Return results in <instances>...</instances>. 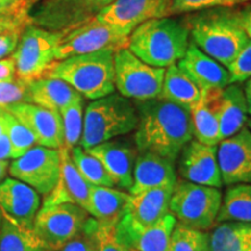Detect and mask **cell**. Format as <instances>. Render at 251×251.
Segmentation results:
<instances>
[{"label": "cell", "instance_id": "ba28073f", "mask_svg": "<svg viewBox=\"0 0 251 251\" xmlns=\"http://www.w3.org/2000/svg\"><path fill=\"white\" fill-rule=\"evenodd\" d=\"M165 68L147 64L129 49L114 52L115 89L122 97L136 101L158 98L162 91Z\"/></svg>", "mask_w": 251, "mask_h": 251}, {"label": "cell", "instance_id": "816d5d0a", "mask_svg": "<svg viewBox=\"0 0 251 251\" xmlns=\"http://www.w3.org/2000/svg\"><path fill=\"white\" fill-rule=\"evenodd\" d=\"M2 218H4V213H2L1 209H0V228H1V224H2Z\"/></svg>", "mask_w": 251, "mask_h": 251}, {"label": "cell", "instance_id": "9a60e30c", "mask_svg": "<svg viewBox=\"0 0 251 251\" xmlns=\"http://www.w3.org/2000/svg\"><path fill=\"white\" fill-rule=\"evenodd\" d=\"M170 7L171 0H115L96 19L130 34L146 21L169 17Z\"/></svg>", "mask_w": 251, "mask_h": 251}, {"label": "cell", "instance_id": "7a4b0ae2", "mask_svg": "<svg viewBox=\"0 0 251 251\" xmlns=\"http://www.w3.org/2000/svg\"><path fill=\"white\" fill-rule=\"evenodd\" d=\"M231 8L203 9L184 18L191 42L226 68L249 41L234 20Z\"/></svg>", "mask_w": 251, "mask_h": 251}, {"label": "cell", "instance_id": "f5cc1de1", "mask_svg": "<svg viewBox=\"0 0 251 251\" xmlns=\"http://www.w3.org/2000/svg\"><path fill=\"white\" fill-rule=\"evenodd\" d=\"M247 125H248V128H249V129L251 130V119H248Z\"/></svg>", "mask_w": 251, "mask_h": 251}, {"label": "cell", "instance_id": "2e32d148", "mask_svg": "<svg viewBox=\"0 0 251 251\" xmlns=\"http://www.w3.org/2000/svg\"><path fill=\"white\" fill-rule=\"evenodd\" d=\"M178 171L190 183L220 188L222 186L216 146H207L191 140L179 153Z\"/></svg>", "mask_w": 251, "mask_h": 251}, {"label": "cell", "instance_id": "44dd1931", "mask_svg": "<svg viewBox=\"0 0 251 251\" xmlns=\"http://www.w3.org/2000/svg\"><path fill=\"white\" fill-rule=\"evenodd\" d=\"M178 67L201 91L225 89L230 84L228 69L202 52L192 42L188 45L184 57L178 62Z\"/></svg>", "mask_w": 251, "mask_h": 251}, {"label": "cell", "instance_id": "9c48e42d", "mask_svg": "<svg viewBox=\"0 0 251 251\" xmlns=\"http://www.w3.org/2000/svg\"><path fill=\"white\" fill-rule=\"evenodd\" d=\"M91 215L70 202L43 205L34 220L33 229L51 251H59L86 228Z\"/></svg>", "mask_w": 251, "mask_h": 251}, {"label": "cell", "instance_id": "7402d4cb", "mask_svg": "<svg viewBox=\"0 0 251 251\" xmlns=\"http://www.w3.org/2000/svg\"><path fill=\"white\" fill-rule=\"evenodd\" d=\"M61 152V176L54 190L45 198L43 205L70 202L80 206L86 211L89 206L90 191L92 185L84 179L72 162L70 151L65 148Z\"/></svg>", "mask_w": 251, "mask_h": 251}, {"label": "cell", "instance_id": "f35d334b", "mask_svg": "<svg viewBox=\"0 0 251 251\" xmlns=\"http://www.w3.org/2000/svg\"><path fill=\"white\" fill-rule=\"evenodd\" d=\"M227 69L230 76V84H240L251 78V40L248 41Z\"/></svg>", "mask_w": 251, "mask_h": 251}, {"label": "cell", "instance_id": "4316f807", "mask_svg": "<svg viewBox=\"0 0 251 251\" xmlns=\"http://www.w3.org/2000/svg\"><path fill=\"white\" fill-rule=\"evenodd\" d=\"M30 103H35L50 111L61 112L81 98L74 87L56 78H37L29 81Z\"/></svg>", "mask_w": 251, "mask_h": 251}, {"label": "cell", "instance_id": "30bf717a", "mask_svg": "<svg viewBox=\"0 0 251 251\" xmlns=\"http://www.w3.org/2000/svg\"><path fill=\"white\" fill-rule=\"evenodd\" d=\"M115 0H45L33 14L31 24L52 31H69L93 20Z\"/></svg>", "mask_w": 251, "mask_h": 251}, {"label": "cell", "instance_id": "7dc6e473", "mask_svg": "<svg viewBox=\"0 0 251 251\" xmlns=\"http://www.w3.org/2000/svg\"><path fill=\"white\" fill-rule=\"evenodd\" d=\"M244 96H246L247 106H248V113L251 115V78L246 80V85H244Z\"/></svg>", "mask_w": 251, "mask_h": 251}, {"label": "cell", "instance_id": "5b68a950", "mask_svg": "<svg viewBox=\"0 0 251 251\" xmlns=\"http://www.w3.org/2000/svg\"><path fill=\"white\" fill-rule=\"evenodd\" d=\"M137 121L139 117L135 103L120 93H112L93 100L87 105L84 115L80 147L86 150L129 134L136 129Z\"/></svg>", "mask_w": 251, "mask_h": 251}, {"label": "cell", "instance_id": "681fc988", "mask_svg": "<svg viewBox=\"0 0 251 251\" xmlns=\"http://www.w3.org/2000/svg\"><path fill=\"white\" fill-rule=\"evenodd\" d=\"M8 162L7 161H0V183L5 179L6 174H7L8 170Z\"/></svg>", "mask_w": 251, "mask_h": 251}, {"label": "cell", "instance_id": "bcb514c9", "mask_svg": "<svg viewBox=\"0 0 251 251\" xmlns=\"http://www.w3.org/2000/svg\"><path fill=\"white\" fill-rule=\"evenodd\" d=\"M8 158H12V146L5 130V133L0 136V161H7Z\"/></svg>", "mask_w": 251, "mask_h": 251}, {"label": "cell", "instance_id": "74e56055", "mask_svg": "<svg viewBox=\"0 0 251 251\" xmlns=\"http://www.w3.org/2000/svg\"><path fill=\"white\" fill-rule=\"evenodd\" d=\"M99 249V224L91 216L86 228L68 242L59 251H98Z\"/></svg>", "mask_w": 251, "mask_h": 251}, {"label": "cell", "instance_id": "83f0119b", "mask_svg": "<svg viewBox=\"0 0 251 251\" xmlns=\"http://www.w3.org/2000/svg\"><path fill=\"white\" fill-rule=\"evenodd\" d=\"M201 90L177 64L165 68L162 91L158 98L190 109L200 99Z\"/></svg>", "mask_w": 251, "mask_h": 251}, {"label": "cell", "instance_id": "f546056e", "mask_svg": "<svg viewBox=\"0 0 251 251\" xmlns=\"http://www.w3.org/2000/svg\"><path fill=\"white\" fill-rule=\"evenodd\" d=\"M0 251H51L33 228H25L4 215L0 228Z\"/></svg>", "mask_w": 251, "mask_h": 251}, {"label": "cell", "instance_id": "c3c4849f", "mask_svg": "<svg viewBox=\"0 0 251 251\" xmlns=\"http://www.w3.org/2000/svg\"><path fill=\"white\" fill-rule=\"evenodd\" d=\"M6 130V111L4 108H0V136Z\"/></svg>", "mask_w": 251, "mask_h": 251}, {"label": "cell", "instance_id": "ffe728a7", "mask_svg": "<svg viewBox=\"0 0 251 251\" xmlns=\"http://www.w3.org/2000/svg\"><path fill=\"white\" fill-rule=\"evenodd\" d=\"M176 162L150 151H139L133 172V186L129 194L152 188L175 186L177 183Z\"/></svg>", "mask_w": 251, "mask_h": 251}, {"label": "cell", "instance_id": "cb8c5ba5", "mask_svg": "<svg viewBox=\"0 0 251 251\" xmlns=\"http://www.w3.org/2000/svg\"><path fill=\"white\" fill-rule=\"evenodd\" d=\"M224 89L201 91L200 99L190 108L193 125V136L207 146H218L219 100Z\"/></svg>", "mask_w": 251, "mask_h": 251}, {"label": "cell", "instance_id": "f907efd6", "mask_svg": "<svg viewBox=\"0 0 251 251\" xmlns=\"http://www.w3.org/2000/svg\"><path fill=\"white\" fill-rule=\"evenodd\" d=\"M0 18H30V17H15V15H11L0 9Z\"/></svg>", "mask_w": 251, "mask_h": 251}, {"label": "cell", "instance_id": "277c9868", "mask_svg": "<svg viewBox=\"0 0 251 251\" xmlns=\"http://www.w3.org/2000/svg\"><path fill=\"white\" fill-rule=\"evenodd\" d=\"M114 52L105 49L55 61L42 77L65 81L87 99L103 98L115 90Z\"/></svg>", "mask_w": 251, "mask_h": 251}, {"label": "cell", "instance_id": "d590c367", "mask_svg": "<svg viewBox=\"0 0 251 251\" xmlns=\"http://www.w3.org/2000/svg\"><path fill=\"white\" fill-rule=\"evenodd\" d=\"M249 1L251 0H171L169 17L177 14H190L211 8H231Z\"/></svg>", "mask_w": 251, "mask_h": 251}, {"label": "cell", "instance_id": "d6a6232c", "mask_svg": "<svg viewBox=\"0 0 251 251\" xmlns=\"http://www.w3.org/2000/svg\"><path fill=\"white\" fill-rule=\"evenodd\" d=\"M83 97L61 112L63 121V133H64V146L63 148L69 151L80 142L83 134L84 117H83Z\"/></svg>", "mask_w": 251, "mask_h": 251}, {"label": "cell", "instance_id": "f6af8a7d", "mask_svg": "<svg viewBox=\"0 0 251 251\" xmlns=\"http://www.w3.org/2000/svg\"><path fill=\"white\" fill-rule=\"evenodd\" d=\"M15 76V63L13 57L0 59V81L12 80Z\"/></svg>", "mask_w": 251, "mask_h": 251}, {"label": "cell", "instance_id": "5bb4252c", "mask_svg": "<svg viewBox=\"0 0 251 251\" xmlns=\"http://www.w3.org/2000/svg\"><path fill=\"white\" fill-rule=\"evenodd\" d=\"M222 184H251V130L243 127L216 147Z\"/></svg>", "mask_w": 251, "mask_h": 251}, {"label": "cell", "instance_id": "60d3db41", "mask_svg": "<svg viewBox=\"0 0 251 251\" xmlns=\"http://www.w3.org/2000/svg\"><path fill=\"white\" fill-rule=\"evenodd\" d=\"M37 0H0V9L15 17H30V11Z\"/></svg>", "mask_w": 251, "mask_h": 251}, {"label": "cell", "instance_id": "b9f144b4", "mask_svg": "<svg viewBox=\"0 0 251 251\" xmlns=\"http://www.w3.org/2000/svg\"><path fill=\"white\" fill-rule=\"evenodd\" d=\"M24 30L25 28H19L0 34V59H4L6 56L14 52Z\"/></svg>", "mask_w": 251, "mask_h": 251}, {"label": "cell", "instance_id": "3957f363", "mask_svg": "<svg viewBox=\"0 0 251 251\" xmlns=\"http://www.w3.org/2000/svg\"><path fill=\"white\" fill-rule=\"evenodd\" d=\"M190 42L184 19L164 17L151 19L135 28L127 48L151 67L168 68L184 57Z\"/></svg>", "mask_w": 251, "mask_h": 251}, {"label": "cell", "instance_id": "8992f818", "mask_svg": "<svg viewBox=\"0 0 251 251\" xmlns=\"http://www.w3.org/2000/svg\"><path fill=\"white\" fill-rule=\"evenodd\" d=\"M221 202L219 188L183 179L175 184L169 211L181 225L206 231L216 224Z\"/></svg>", "mask_w": 251, "mask_h": 251}, {"label": "cell", "instance_id": "ac0fdd59", "mask_svg": "<svg viewBox=\"0 0 251 251\" xmlns=\"http://www.w3.org/2000/svg\"><path fill=\"white\" fill-rule=\"evenodd\" d=\"M85 151L102 163L115 186L129 192L133 186L135 161L139 153L135 147L126 141L111 140Z\"/></svg>", "mask_w": 251, "mask_h": 251}, {"label": "cell", "instance_id": "6da1fadb", "mask_svg": "<svg viewBox=\"0 0 251 251\" xmlns=\"http://www.w3.org/2000/svg\"><path fill=\"white\" fill-rule=\"evenodd\" d=\"M137 111L134 140L137 151H150L172 162L193 139V125L188 108L155 98L135 102Z\"/></svg>", "mask_w": 251, "mask_h": 251}, {"label": "cell", "instance_id": "484cf974", "mask_svg": "<svg viewBox=\"0 0 251 251\" xmlns=\"http://www.w3.org/2000/svg\"><path fill=\"white\" fill-rule=\"evenodd\" d=\"M130 194L114 187L92 186L86 212L102 227H115L122 215Z\"/></svg>", "mask_w": 251, "mask_h": 251}, {"label": "cell", "instance_id": "ee69618b", "mask_svg": "<svg viewBox=\"0 0 251 251\" xmlns=\"http://www.w3.org/2000/svg\"><path fill=\"white\" fill-rule=\"evenodd\" d=\"M30 24V18H0V34L19 28H26Z\"/></svg>", "mask_w": 251, "mask_h": 251}, {"label": "cell", "instance_id": "4dcf8cb0", "mask_svg": "<svg viewBox=\"0 0 251 251\" xmlns=\"http://www.w3.org/2000/svg\"><path fill=\"white\" fill-rule=\"evenodd\" d=\"M225 221L251 224V184L233 185L226 191L216 224Z\"/></svg>", "mask_w": 251, "mask_h": 251}, {"label": "cell", "instance_id": "8fae6325", "mask_svg": "<svg viewBox=\"0 0 251 251\" xmlns=\"http://www.w3.org/2000/svg\"><path fill=\"white\" fill-rule=\"evenodd\" d=\"M130 34L111 25L100 23L96 18L69 31L63 37L55 52V61L100 50H117L128 46Z\"/></svg>", "mask_w": 251, "mask_h": 251}, {"label": "cell", "instance_id": "d6986e66", "mask_svg": "<svg viewBox=\"0 0 251 251\" xmlns=\"http://www.w3.org/2000/svg\"><path fill=\"white\" fill-rule=\"evenodd\" d=\"M40 202L39 193L23 181L8 178L0 183V209L21 227L33 228Z\"/></svg>", "mask_w": 251, "mask_h": 251}, {"label": "cell", "instance_id": "603a6c76", "mask_svg": "<svg viewBox=\"0 0 251 251\" xmlns=\"http://www.w3.org/2000/svg\"><path fill=\"white\" fill-rule=\"evenodd\" d=\"M177 219L170 212L155 225L136 231H118L115 236L130 251H169Z\"/></svg>", "mask_w": 251, "mask_h": 251}, {"label": "cell", "instance_id": "7c38bea8", "mask_svg": "<svg viewBox=\"0 0 251 251\" xmlns=\"http://www.w3.org/2000/svg\"><path fill=\"white\" fill-rule=\"evenodd\" d=\"M9 174L46 197L54 190L61 176L59 149L33 147L11 163Z\"/></svg>", "mask_w": 251, "mask_h": 251}, {"label": "cell", "instance_id": "ab89813d", "mask_svg": "<svg viewBox=\"0 0 251 251\" xmlns=\"http://www.w3.org/2000/svg\"><path fill=\"white\" fill-rule=\"evenodd\" d=\"M115 227L99 226V249L98 251H130L115 236Z\"/></svg>", "mask_w": 251, "mask_h": 251}, {"label": "cell", "instance_id": "e0dca14e", "mask_svg": "<svg viewBox=\"0 0 251 251\" xmlns=\"http://www.w3.org/2000/svg\"><path fill=\"white\" fill-rule=\"evenodd\" d=\"M14 115L35 135L39 146L61 149L64 146L63 121L58 112L43 108L35 103H17L4 108Z\"/></svg>", "mask_w": 251, "mask_h": 251}, {"label": "cell", "instance_id": "f1b7e54d", "mask_svg": "<svg viewBox=\"0 0 251 251\" xmlns=\"http://www.w3.org/2000/svg\"><path fill=\"white\" fill-rule=\"evenodd\" d=\"M209 251H251V224L225 221L208 233Z\"/></svg>", "mask_w": 251, "mask_h": 251}, {"label": "cell", "instance_id": "4fadbf2b", "mask_svg": "<svg viewBox=\"0 0 251 251\" xmlns=\"http://www.w3.org/2000/svg\"><path fill=\"white\" fill-rule=\"evenodd\" d=\"M174 186L130 194L125 214L115 226L118 231H136L155 225L169 213Z\"/></svg>", "mask_w": 251, "mask_h": 251}, {"label": "cell", "instance_id": "e575fe53", "mask_svg": "<svg viewBox=\"0 0 251 251\" xmlns=\"http://www.w3.org/2000/svg\"><path fill=\"white\" fill-rule=\"evenodd\" d=\"M6 111V109H5ZM6 133L12 146V158H19L28 150L35 147L37 140L30 129L21 124L14 115L6 111Z\"/></svg>", "mask_w": 251, "mask_h": 251}, {"label": "cell", "instance_id": "52a82bcc", "mask_svg": "<svg viewBox=\"0 0 251 251\" xmlns=\"http://www.w3.org/2000/svg\"><path fill=\"white\" fill-rule=\"evenodd\" d=\"M65 31H52L30 24L21 34L12 57L15 63V76L30 81L41 78L55 62V52Z\"/></svg>", "mask_w": 251, "mask_h": 251}, {"label": "cell", "instance_id": "8d00e7d4", "mask_svg": "<svg viewBox=\"0 0 251 251\" xmlns=\"http://www.w3.org/2000/svg\"><path fill=\"white\" fill-rule=\"evenodd\" d=\"M24 102L30 103L29 81L18 77L12 80L0 81V108Z\"/></svg>", "mask_w": 251, "mask_h": 251}, {"label": "cell", "instance_id": "836d02e7", "mask_svg": "<svg viewBox=\"0 0 251 251\" xmlns=\"http://www.w3.org/2000/svg\"><path fill=\"white\" fill-rule=\"evenodd\" d=\"M169 251H209L208 233L176 224Z\"/></svg>", "mask_w": 251, "mask_h": 251}, {"label": "cell", "instance_id": "7bdbcfd3", "mask_svg": "<svg viewBox=\"0 0 251 251\" xmlns=\"http://www.w3.org/2000/svg\"><path fill=\"white\" fill-rule=\"evenodd\" d=\"M231 12L238 27L246 33L249 40H251V6H247L241 9H231Z\"/></svg>", "mask_w": 251, "mask_h": 251}, {"label": "cell", "instance_id": "d4e9b609", "mask_svg": "<svg viewBox=\"0 0 251 251\" xmlns=\"http://www.w3.org/2000/svg\"><path fill=\"white\" fill-rule=\"evenodd\" d=\"M248 106L240 84H229L221 91L219 100L220 142L238 133L248 121Z\"/></svg>", "mask_w": 251, "mask_h": 251}, {"label": "cell", "instance_id": "1f68e13d", "mask_svg": "<svg viewBox=\"0 0 251 251\" xmlns=\"http://www.w3.org/2000/svg\"><path fill=\"white\" fill-rule=\"evenodd\" d=\"M70 156L79 174L92 186H115L108 172L103 168L102 163L98 158L86 152L80 146L74 147L70 150Z\"/></svg>", "mask_w": 251, "mask_h": 251}]
</instances>
